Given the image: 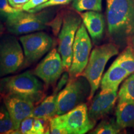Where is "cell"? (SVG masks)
Segmentation results:
<instances>
[{
	"mask_svg": "<svg viewBox=\"0 0 134 134\" xmlns=\"http://www.w3.org/2000/svg\"><path fill=\"white\" fill-rule=\"evenodd\" d=\"M48 0H29L25 3L22 7V10L25 11H29V10L32 9L36 8L37 6L46 3Z\"/></svg>",
	"mask_w": 134,
	"mask_h": 134,
	"instance_id": "cell-28",
	"label": "cell"
},
{
	"mask_svg": "<svg viewBox=\"0 0 134 134\" xmlns=\"http://www.w3.org/2000/svg\"><path fill=\"white\" fill-rule=\"evenodd\" d=\"M129 75L126 70L113 63L102 78L100 81L101 91H117L120 84Z\"/></svg>",
	"mask_w": 134,
	"mask_h": 134,
	"instance_id": "cell-15",
	"label": "cell"
},
{
	"mask_svg": "<svg viewBox=\"0 0 134 134\" xmlns=\"http://www.w3.org/2000/svg\"><path fill=\"white\" fill-rule=\"evenodd\" d=\"M4 26H3V25L0 23V36H1V35L3 34V32H4Z\"/></svg>",
	"mask_w": 134,
	"mask_h": 134,
	"instance_id": "cell-31",
	"label": "cell"
},
{
	"mask_svg": "<svg viewBox=\"0 0 134 134\" xmlns=\"http://www.w3.org/2000/svg\"><path fill=\"white\" fill-rule=\"evenodd\" d=\"M91 48V38L85 25L81 23L76 33L73 43L71 64L68 70L69 81L81 76L88 64Z\"/></svg>",
	"mask_w": 134,
	"mask_h": 134,
	"instance_id": "cell-8",
	"label": "cell"
},
{
	"mask_svg": "<svg viewBox=\"0 0 134 134\" xmlns=\"http://www.w3.org/2000/svg\"><path fill=\"white\" fill-rule=\"evenodd\" d=\"M117 99V91H100L93 97L88 113L89 118L94 124L113 111Z\"/></svg>",
	"mask_w": 134,
	"mask_h": 134,
	"instance_id": "cell-13",
	"label": "cell"
},
{
	"mask_svg": "<svg viewBox=\"0 0 134 134\" xmlns=\"http://www.w3.org/2000/svg\"><path fill=\"white\" fill-rule=\"evenodd\" d=\"M53 13L52 10L43 9L41 12L30 13L21 9L6 19V28L9 32L15 35L42 31L50 25Z\"/></svg>",
	"mask_w": 134,
	"mask_h": 134,
	"instance_id": "cell-3",
	"label": "cell"
},
{
	"mask_svg": "<svg viewBox=\"0 0 134 134\" xmlns=\"http://www.w3.org/2000/svg\"><path fill=\"white\" fill-rule=\"evenodd\" d=\"M113 63L124 68L130 75L133 73L134 52L132 47H127Z\"/></svg>",
	"mask_w": 134,
	"mask_h": 134,
	"instance_id": "cell-17",
	"label": "cell"
},
{
	"mask_svg": "<svg viewBox=\"0 0 134 134\" xmlns=\"http://www.w3.org/2000/svg\"><path fill=\"white\" fill-rule=\"evenodd\" d=\"M83 23L93 41L98 42L103 38L105 29L104 16L100 12L88 11L80 14Z\"/></svg>",
	"mask_w": 134,
	"mask_h": 134,
	"instance_id": "cell-14",
	"label": "cell"
},
{
	"mask_svg": "<svg viewBox=\"0 0 134 134\" xmlns=\"http://www.w3.org/2000/svg\"><path fill=\"white\" fill-rule=\"evenodd\" d=\"M109 34L116 43L134 36V0H106Z\"/></svg>",
	"mask_w": 134,
	"mask_h": 134,
	"instance_id": "cell-1",
	"label": "cell"
},
{
	"mask_svg": "<svg viewBox=\"0 0 134 134\" xmlns=\"http://www.w3.org/2000/svg\"><path fill=\"white\" fill-rule=\"evenodd\" d=\"M3 102L13 120L14 133H16L23 120L31 117L35 103L31 99L16 94L4 95Z\"/></svg>",
	"mask_w": 134,
	"mask_h": 134,
	"instance_id": "cell-12",
	"label": "cell"
},
{
	"mask_svg": "<svg viewBox=\"0 0 134 134\" xmlns=\"http://www.w3.org/2000/svg\"><path fill=\"white\" fill-rule=\"evenodd\" d=\"M131 43H132V49H133V52H134V36H133V37L132 38Z\"/></svg>",
	"mask_w": 134,
	"mask_h": 134,
	"instance_id": "cell-32",
	"label": "cell"
},
{
	"mask_svg": "<svg viewBox=\"0 0 134 134\" xmlns=\"http://www.w3.org/2000/svg\"><path fill=\"white\" fill-rule=\"evenodd\" d=\"M90 92V84L85 77L80 76L68 81L57 96V115L64 114L81 104Z\"/></svg>",
	"mask_w": 134,
	"mask_h": 134,
	"instance_id": "cell-6",
	"label": "cell"
},
{
	"mask_svg": "<svg viewBox=\"0 0 134 134\" xmlns=\"http://www.w3.org/2000/svg\"><path fill=\"white\" fill-rule=\"evenodd\" d=\"M69 78L70 77H69V73H68V71L67 72V71H66L65 73H63L62 76H61L60 80L58 81V83L57 84V85L56 88L55 89L53 94H57V93H58L60 91H61L63 87L66 85V84L68 83Z\"/></svg>",
	"mask_w": 134,
	"mask_h": 134,
	"instance_id": "cell-27",
	"label": "cell"
},
{
	"mask_svg": "<svg viewBox=\"0 0 134 134\" xmlns=\"http://www.w3.org/2000/svg\"><path fill=\"white\" fill-rule=\"evenodd\" d=\"M50 127L46 133L66 134L61 115H57L50 120Z\"/></svg>",
	"mask_w": 134,
	"mask_h": 134,
	"instance_id": "cell-23",
	"label": "cell"
},
{
	"mask_svg": "<svg viewBox=\"0 0 134 134\" xmlns=\"http://www.w3.org/2000/svg\"><path fill=\"white\" fill-rule=\"evenodd\" d=\"M118 103L134 102V73L125 78L118 93Z\"/></svg>",
	"mask_w": 134,
	"mask_h": 134,
	"instance_id": "cell-18",
	"label": "cell"
},
{
	"mask_svg": "<svg viewBox=\"0 0 134 134\" xmlns=\"http://www.w3.org/2000/svg\"><path fill=\"white\" fill-rule=\"evenodd\" d=\"M23 46L26 62L29 64L36 62L52 47L53 40L44 32L28 34L19 38Z\"/></svg>",
	"mask_w": 134,
	"mask_h": 134,
	"instance_id": "cell-9",
	"label": "cell"
},
{
	"mask_svg": "<svg viewBox=\"0 0 134 134\" xmlns=\"http://www.w3.org/2000/svg\"><path fill=\"white\" fill-rule=\"evenodd\" d=\"M21 44L13 36H0V78L18 71L24 63Z\"/></svg>",
	"mask_w": 134,
	"mask_h": 134,
	"instance_id": "cell-5",
	"label": "cell"
},
{
	"mask_svg": "<svg viewBox=\"0 0 134 134\" xmlns=\"http://www.w3.org/2000/svg\"><path fill=\"white\" fill-rule=\"evenodd\" d=\"M122 129L114 119L103 120L91 132L93 134H117L120 133Z\"/></svg>",
	"mask_w": 134,
	"mask_h": 134,
	"instance_id": "cell-19",
	"label": "cell"
},
{
	"mask_svg": "<svg viewBox=\"0 0 134 134\" xmlns=\"http://www.w3.org/2000/svg\"><path fill=\"white\" fill-rule=\"evenodd\" d=\"M66 134H84L94 126L88 116L86 104L81 103L61 115Z\"/></svg>",
	"mask_w": 134,
	"mask_h": 134,
	"instance_id": "cell-11",
	"label": "cell"
},
{
	"mask_svg": "<svg viewBox=\"0 0 134 134\" xmlns=\"http://www.w3.org/2000/svg\"><path fill=\"white\" fill-rule=\"evenodd\" d=\"M8 1H9V3L10 4V3H11V0H8Z\"/></svg>",
	"mask_w": 134,
	"mask_h": 134,
	"instance_id": "cell-33",
	"label": "cell"
},
{
	"mask_svg": "<svg viewBox=\"0 0 134 134\" xmlns=\"http://www.w3.org/2000/svg\"><path fill=\"white\" fill-rule=\"evenodd\" d=\"M21 9L13 7L8 0H0V18L6 20L10 15L14 14Z\"/></svg>",
	"mask_w": 134,
	"mask_h": 134,
	"instance_id": "cell-24",
	"label": "cell"
},
{
	"mask_svg": "<svg viewBox=\"0 0 134 134\" xmlns=\"http://www.w3.org/2000/svg\"><path fill=\"white\" fill-rule=\"evenodd\" d=\"M0 93L16 94L31 99L37 103L42 98L43 85L32 73L26 71L0 80Z\"/></svg>",
	"mask_w": 134,
	"mask_h": 134,
	"instance_id": "cell-4",
	"label": "cell"
},
{
	"mask_svg": "<svg viewBox=\"0 0 134 134\" xmlns=\"http://www.w3.org/2000/svg\"><path fill=\"white\" fill-rule=\"evenodd\" d=\"M45 121L43 120L34 119V130L35 134H43L46 133V127L43 125V122Z\"/></svg>",
	"mask_w": 134,
	"mask_h": 134,
	"instance_id": "cell-29",
	"label": "cell"
},
{
	"mask_svg": "<svg viewBox=\"0 0 134 134\" xmlns=\"http://www.w3.org/2000/svg\"><path fill=\"white\" fill-rule=\"evenodd\" d=\"M119 53L115 43H108L95 47L92 50L88 64L81 76L85 77L90 86L88 100H91L99 87L104 70L107 63Z\"/></svg>",
	"mask_w": 134,
	"mask_h": 134,
	"instance_id": "cell-2",
	"label": "cell"
},
{
	"mask_svg": "<svg viewBox=\"0 0 134 134\" xmlns=\"http://www.w3.org/2000/svg\"><path fill=\"white\" fill-rule=\"evenodd\" d=\"M28 1H29V0H11L10 4L15 8L22 9V7H23V5L27 2Z\"/></svg>",
	"mask_w": 134,
	"mask_h": 134,
	"instance_id": "cell-30",
	"label": "cell"
},
{
	"mask_svg": "<svg viewBox=\"0 0 134 134\" xmlns=\"http://www.w3.org/2000/svg\"><path fill=\"white\" fill-rule=\"evenodd\" d=\"M63 70H65L61 56L56 48H53L37 65L34 74L48 86L59 79Z\"/></svg>",
	"mask_w": 134,
	"mask_h": 134,
	"instance_id": "cell-10",
	"label": "cell"
},
{
	"mask_svg": "<svg viewBox=\"0 0 134 134\" xmlns=\"http://www.w3.org/2000/svg\"><path fill=\"white\" fill-rule=\"evenodd\" d=\"M72 8L78 12L102 11V0H73Z\"/></svg>",
	"mask_w": 134,
	"mask_h": 134,
	"instance_id": "cell-21",
	"label": "cell"
},
{
	"mask_svg": "<svg viewBox=\"0 0 134 134\" xmlns=\"http://www.w3.org/2000/svg\"><path fill=\"white\" fill-rule=\"evenodd\" d=\"M81 20V17L71 12H68L63 17V24L58 34V52L65 71H68L71 66L73 43Z\"/></svg>",
	"mask_w": 134,
	"mask_h": 134,
	"instance_id": "cell-7",
	"label": "cell"
},
{
	"mask_svg": "<svg viewBox=\"0 0 134 134\" xmlns=\"http://www.w3.org/2000/svg\"><path fill=\"white\" fill-rule=\"evenodd\" d=\"M57 94H53L47 97L40 105L42 109L47 117L48 120L50 119L57 115Z\"/></svg>",
	"mask_w": 134,
	"mask_h": 134,
	"instance_id": "cell-22",
	"label": "cell"
},
{
	"mask_svg": "<svg viewBox=\"0 0 134 134\" xmlns=\"http://www.w3.org/2000/svg\"><path fill=\"white\" fill-rule=\"evenodd\" d=\"M115 118L117 123L122 129H134V102L118 103Z\"/></svg>",
	"mask_w": 134,
	"mask_h": 134,
	"instance_id": "cell-16",
	"label": "cell"
},
{
	"mask_svg": "<svg viewBox=\"0 0 134 134\" xmlns=\"http://www.w3.org/2000/svg\"><path fill=\"white\" fill-rule=\"evenodd\" d=\"M13 120L4 102L0 103V133H14Z\"/></svg>",
	"mask_w": 134,
	"mask_h": 134,
	"instance_id": "cell-20",
	"label": "cell"
},
{
	"mask_svg": "<svg viewBox=\"0 0 134 134\" xmlns=\"http://www.w3.org/2000/svg\"><path fill=\"white\" fill-rule=\"evenodd\" d=\"M34 120V118L32 117H27L24 120H23L16 133L35 134L33 127Z\"/></svg>",
	"mask_w": 134,
	"mask_h": 134,
	"instance_id": "cell-26",
	"label": "cell"
},
{
	"mask_svg": "<svg viewBox=\"0 0 134 134\" xmlns=\"http://www.w3.org/2000/svg\"><path fill=\"white\" fill-rule=\"evenodd\" d=\"M71 1H73V0H48L46 3H43V4H41L40 6H38L32 9L29 10L28 12L37 13L49 7L60 6V5L68 4L71 3Z\"/></svg>",
	"mask_w": 134,
	"mask_h": 134,
	"instance_id": "cell-25",
	"label": "cell"
}]
</instances>
